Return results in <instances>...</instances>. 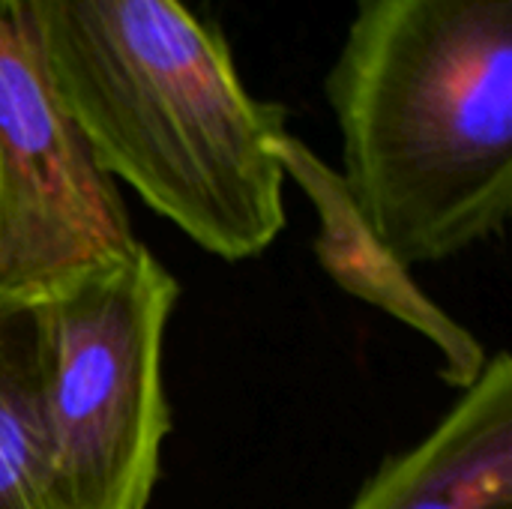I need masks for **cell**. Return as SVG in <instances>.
Returning a JSON list of instances; mask_svg holds the SVG:
<instances>
[{
    "label": "cell",
    "mask_w": 512,
    "mask_h": 509,
    "mask_svg": "<svg viewBox=\"0 0 512 509\" xmlns=\"http://www.w3.org/2000/svg\"><path fill=\"white\" fill-rule=\"evenodd\" d=\"M6 3H9V6H15V0H6Z\"/></svg>",
    "instance_id": "obj_8"
},
{
    "label": "cell",
    "mask_w": 512,
    "mask_h": 509,
    "mask_svg": "<svg viewBox=\"0 0 512 509\" xmlns=\"http://www.w3.org/2000/svg\"><path fill=\"white\" fill-rule=\"evenodd\" d=\"M138 243L120 186L60 108L15 9L0 0V291L45 288Z\"/></svg>",
    "instance_id": "obj_4"
},
{
    "label": "cell",
    "mask_w": 512,
    "mask_h": 509,
    "mask_svg": "<svg viewBox=\"0 0 512 509\" xmlns=\"http://www.w3.org/2000/svg\"><path fill=\"white\" fill-rule=\"evenodd\" d=\"M348 509H512L510 354H489L435 429L390 456Z\"/></svg>",
    "instance_id": "obj_6"
},
{
    "label": "cell",
    "mask_w": 512,
    "mask_h": 509,
    "mask_svg": "<svg viewBox=\"0 0 512 509\" xmlns=\"http://www.w3.org/2000/svg\"><path fill=\"white\" fill-rule=\"evenodd\" d=\"M45 81L99 168L195 246L246 261L285 228V108L243 84L183 0H15Z\"/></svg>",
    "instance_id": "obj_1"
},
{
    "label": "cell",
    "mask_w": 512,
    "mask_h": 509,
    "mask_svg": "<svg viewBox=\"0 0 512 509\" xmlns=\"http://www.w3.org/2000/svg\"><path fill=\"white\" fill-rule=\"evenodd\" d=\"M276 156L285 180H294L315 210V258L321 270L345 294L423 336L441 357V378L459 393L468 390L489 363L486 345L417 285L411 267L366 222L342 174L303 138L285 132L276 141Z\"/></svg>",
    "instance_id": "obj_5"
},
{
    "label": "cell",
    "mask_w": 512,
    "mask_h": 509,
    "mask_svg": "<svg viewBox=\"0 0 512 509\" xmlns=\"http://www.w3.org/2000/svg\"><path fill=\"white\" fill-rule=\"evenodd\" d=\"M36 297L54 509H147L171 432L162 354L177 279L138 243Z\"/></svg>",
    "instance_id": "obj_3"
},
{
    "label": "cell",
    "mask_w": 512,
    "mask_h": 509,
    "mask_svg": "<svg viewBox=\"0 0 512 509\" xmlns=\"http://www.w3.org/2000/svg\"><path fill=\"white\" fill-rule=\"evenodd\" d=\"M0 509H54L36 288L0 291Z\"/></svg>",
    "instance_id": "obj_7"
},
{
    "label": "cell",
    "mask_w": 512,
    "mask_h": 509,
    "mask_svg": "<svg viewBox=\"0 0 512 509\" xmlns=\"http://www.w3.org/2000/svg\"><path fill=\"white\" fill-rule=\"evenodd\" d=\"M342 180L411 270L512 210V0H357L324 81Z\"/></svg>",
    "instance_id": "obj_2"
}]
</instances>
